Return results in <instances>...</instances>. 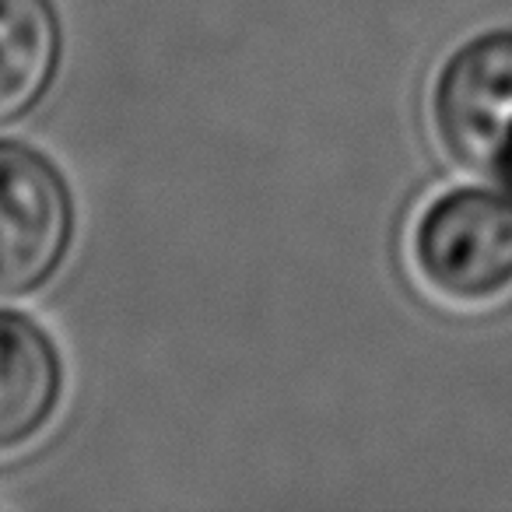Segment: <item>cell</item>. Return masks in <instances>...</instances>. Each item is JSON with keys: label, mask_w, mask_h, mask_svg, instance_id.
I'll list each match as a JSON object with an SVG mask.
<instances>
[{"label": "cell", "mask_w": 512, "mask_h": 512, "mask_svg": "<svg viewBox=\"0 0 512 512\" xmlns=\"http://www.w3.org/2000/svg\"><path fill=\"white\" fill-rule=\"evenodd\" d=\"M67 397V362L53 334L18 309H0V460L32 449Z\"/></svg>", "instance_id": "4"}, {"label": "cell", "mask_w": 512, "mask_h": 512, "mask_svg": "<svg viewBox=\"0 0 512 512\" xmlns=\"http://www.w3.org/2000/svg\"><path fill=\"white\" fill-rule=\"evenodd\" d=\"M407 271L425 299L449 313H491L512 299V193L449 186L407 225Z\"/></svg>", "instance_id": "1"}, {"label": "cell", "mask_w": 512, "mask_h": 512, "mask_svg": "<svg viewBox=\"0 0 512 512\" xmlns=\"http://www.w3.org/2000/svg\"><path fill=\"white\" fill-rule=\"evenodd\" d=\"M64 64L57 0H0V127L46 99Z\"/></svg>", "instance_id": "5"}, {"label": "cell", "mask_w": 512, "mask_h": 512, "mask_svg": "<svg viewBox=\"0 0 512 512\" xmlns=\"http://www.w3.org/2000/svg\"><path fill=\"white\" fill-rule=\"evenodd\" d=\"M425 113L456 169L512 193V29L456 43L428 81Z\"/></svg>", "instance_id": "2"}, {"label": "cell", "mask_w": 512, "mask_h": 512, "mask_svg": "<svg viewBox=\"0 0 512 512\" xmlns=\"http://www.w3.org/2000/svg\"><path fill=\"white\" fill-rule=\"evenodd\" d=\"M78 207L64 169L29 141L0 137V302L43 292L74 249Z\"/></svg>", "instance_id": "3"}]
</instances>
